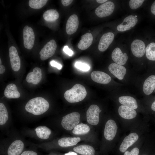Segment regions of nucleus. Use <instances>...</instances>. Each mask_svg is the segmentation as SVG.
<instances>
[{"instance_id": "nucleus-1", "label": "nucleus", "mask_w": 155, "mask_h": 155, "mask_svg": "<svg viewBox=\"0 0 155 155\" xmlns=\"http://www.w3.org/2000/svg\"><path fill=\"white\" fill-rule=\"evenodd\" d=\"M49 104L46 99L41 97H35L29 100L25 106L26 110L34 115H42L49 109Z\"/></svg>"}, {"instance_id": "nucleus-2", "label": "nucleus", "mask_w": 155, "mask_h": 155, "mask_svg": "<svg viewBox=\"0 0 155 155\" xmlns=\"http://www.w3.org/2000/svg\"><path fill=\"white\" fill-rule=\"evenodd\" d=\"M86 95V90L84 86L80 84H76L65 92L64 97L68 102L75 103L82 100Z\"/></svg>"}, {"instance_id": "nucleus-3", "label": "nucleus", "mask_w": 155, "mask_h": 155, "mask_svg": "<svg viewBox=\"0 0 155 155\" xmlns=\"http://www.w3.org/2000/svg\"><path fill=\"white\" fill-rule=\"evenodd\" d=\"M80 117L79 113L72 112L63 117L61 125L66 130H71L79 123Z\"/></svg>"}, {"instance_id": "nucleus-4", "label": "nucleus", "mask_w": 155, "mask_h": 155, "mask_svg": "<svg viewBox=\"0 0 155 155\" xmlns=\"http://www.w3.org/2000/svg\"><path fill=\"white\" fill-rule=\"evenodd\" d=\"M101 111L98 106L95 104L91 105L86 112V118L90 124L95 125L99 121V114Z\"/></svg>"}, {"instance_id": "nucleus-5", "label": "nucleus", "mask_w": 155, "mask_h": 155, "mask_svg": "<svg viewBox=\"0 0 155 155\" xmlns=\"http://www.w3.org/2000/svg\"><path fill=\"white\" fill-rule=\"evenodd\" d=\"M57 44L55 40H51L44 45L40 52V58L44 61L53 56L56 49Z\"/></svg>"}, {"instance_id": "nucleus-6", "label": "nucleus", "mask_w": 155, "mask_h": 155, "mask_svg": "<svg viewBox=\"0 0 155 155\" xmlns=\"http://www.w3.org/2000/svg\"><path fill=\"white\" fill-rule=\"evenodd\" d=\"M115 7V5L112 2L107 1L102 4L96 9L95 13L99 18L108 16L113 13Z\"/></svg>"}, {"instance_id": "nucleus-7", "label": "nucleus", "mask_w": 155, "mask_h": 155, "mask_svg": "<svg viewBox=\"0 0 155 155\" xmlns=\"http://www.w3.org/2000/svg\"><path fill=\"white\" fill-rule=\"evenodd\" d=\"M23 32L24 47L31 49L34 46L35 38L33 30L32 28L26 25L24 27Z\"/></svg>"}, {"instance_id": "nucleus-8", "label": "nucleus", "mask_w": 155, "mask_h": 155, "mask_svg": "<svg viewBox=\"0 0 155 155\" xmlns=\"http://www.w3.org/2000/svg\"><path fill=\"white\" fill-rule=\"evenodd\" d=\"M131 49L133 55L137 57H142L146 53L145 44L142 40L140 39H135L133 41Z\"/></svg>"}, {"instance_id": "nucleus-9", "label": "nucleus", "mask_w": 155, "mask_h": 155, "mask_svg": "<svg viewBox=\"0 0 155 155\" xmlns=\"http://www.w3.org/2000/svg\"><path fill=\"white\" fill-rule=\"evenodd\" d=\"M117 129V124L114 120H108L106 123L104 132L105 138L108 141L112 140L115 136Z\"/></svg>"}, {"instance_id": "nucleus-10", "label": "nucleus", "mask_w": 155, "mask_h": 155, "mask_svg": "<svg viewBox=\"0 0 155 155\" xmlns=\"http://www.w3.org/2000/svg\"><path fill=\"white\" fill-rule=\"evenodd\" d=\"M9 53L11 67L13 70L17 71L20 69L21 63L16 49L14 46H11L9 49Z\"/></svg>"}, {"instance_id": "nucleus-11", "label": "nucleus", "mask_w": 155, "mask_h": 155, "mask_svg": "<svg viewBox=\"0 0 155 155\" xmlns=\"http://www.w3.org/2000/svg\"><path fill=\"white\" fill-rule=\"evenodd\" d=\"M137 18L134 16L130 15L124 18L123 22L117 27V30L120 32H124L130 30L133 27L137 22Z\"/></svg>"}, {"instance_id": "nucleus-12", "label": "nucleus", "mask_w": 155, "mask_h": 155, "mask_svg": "<svg viewBox=\"0 0 155 155\" xmlns=\"http://www.w3.org/2000/svg\"><path fill=\"white\" fill-rule=\"evenodd\" d=\"M115 36L111 32L106 33L101 37L98 45V49L101 52L105 51L113 41Z\"/></svg>"}, {"instance_id": "nucleus-13", "label": "nucleus", "mask_w": 155, "mask_h": 155, "mask_svg": "<svg viewBox=\"0 0 155 155\" xmlns=\"http://www.w3.org/2000/svg\"><path fill=\"white\" fill-rule=\"evenodd\" d=\"M110 72L119 80H123L126 73V69L123 66L116 63H112L108 67Z\"/></svg>"}, {"instance_id": "nucleus-14", "label": "nucleus", "mask_w": 155, "mask_h": 155, "mask_svg": "<svg viewBox=\"0 0 155 155\" xmlns=\"http://www.w3.org/2000/svg\"><path fill=\"white\" fill-rule=\"evenodd\" d=\"M91 78L94 82L98 83L106 84L111 80V78L106 73L100 71H94L91 74Z\"/></svg>"}, {"instance_id": "nucleus-15", "label": "nucleus", "mask_w": 155, "mask_h": 155, "mask_svg": "<svg viewBox=\"0 0 155 155\" xmlns=\"http://www.w3.org/2000/svg\"><path fill=\"white\" fill-rule=\"evenodd\" d=\"M112 60L115 63L123 65L126 63L128 57L126 53H123L119 47L115 48L111 54Z\"/></svg>"}, {"instance_id": "nucleus-16", "label": "nucleus", "mask_w": 155, "mask_h": 155, "mask_svg": "<svg viewBox=\"0 0 155 155\" xmlns=\"http://www.w3.org/2000/svg\"><path fill=\"white\" fill-rule=\"evenodd\" d=\"M139 136L135 133H132L123 139L119 147L121 152H124L138 140Z\"/></svg>"}, {"instance_id": "nucleus-17", "label": "nucleus", "mask_w": 155, "mask_h": 155, "mask_svg": "<svg viewBox=\"0 0 155 155\" xmlns=\"http://www.w3.org/2000/svg\"><path fill=\"white\" fill-rule=\"evenodd\" d=\"M79 24L78 18L75 14L70 16L68 19L66 24V31L69 35L72 34L76 32Z\"/></svg>"}, {"instance_id": "nucleus-18", "label": "nucleus", "mask_w": 155, "mask_h": 155, "mask_svg": "<svg viewBox=\"0 0 155 155\" xmlns=\"http://www.w3.org/2000/svg\"><path fill=\"white\" fill-rule=\"evenodd\" d=\"M155 88V74H152L145 80L143 86L144 94L147 95L152 94Z\"/></svg>"}, {"instance_id": "nucleus-19", "label": "nucleus", "mask_w": 155, "mask_h": 155, "mask_svg": "<svg viewBox=\"0 0 155 155\" xmlns=\"http://www.w3.org/2000/svg\"><path fill=\"white\" fill-rule=\"evenodd\" d=\"M118 113L121 117L127 119L134 118L136 117L137 114L136 111L135 109L123 105L119 106Z\"/></svg>"}, {"instance_id": "nucleus-20", "label": "nucleus", "mask_w": 155, "mask_h": 155, "mask_svg": "<svg viewBox=\"0 0 155 155\" xmlns=\"http://www.w3.org/2000/svg\"><path fill=\"white\" fill-rule=\"evenodd\" d=\"M42 71L41 69L38 67L34 68L33 71L28 73L26 78V81L34 84H38L42 78Z\"/></svg>"}, {"instance_id": "nucleus-21", "label": "nucleus", "mask_w": 155, "mask_h": 155, "mask_svg": "<svg viewBox=\"0 0 155 155\" xmlns=\"http://www.w3.org/2000/svg\"><path fill=\"white\" fill-rule=\"evenodd\" d=\"M24 146V144L22 141L17 140L14 141L8 148V155H19L22 151Z\"/></svg>"}, {"instance_id": "nucleus-22", "label": "nucleus", "mask_w": 155, "mask_h": 155, "mask_svg": "<svg viewBox=\"0 0 155 155\" xmlns=\"http://www.w3.org/2000/svg\"><path fill=\"white\" fill-rule=\"evenodd\" d=\"M93 40L92 34L87 33L82 35L78 44V48L82 50L88 49L91 45Z\"/></svg>"}, {"instance_id": "nucleus-23", "label": "nucleus", "mask_w": 155, "mask_h": 155, "mask_svg": "<svg viewBox=\"0 0 155 155\" xmlns=\"http://www.w3.org/2000/svg\"><path fill=\"white\" fill-rule=\"evenodd\" d=\"M4 94L8 98H17L20 96V94L17 90L16 86L13 84H9L6 86Z\"/></svg>"}, {"instance_id": "nucleus-24", "label": "nucleus", "mask_w": 155, "mask_h": 155, "mask_svg": "<svg viewBox=\"0 0 155 155\" xmlns=\"http://www.w3.org/2000/svg\"><path fill=\"white\" fill-rule=\"evenodd\" d=\"M119 101L123 105L127 106L134 109L138 108L136 100L132 97L129 96H122L119 97Z\"/></svg>"}, {"instance_id": "nucleus-25", "label": "nucleus", "mask_w": 155, "mask_h": 155, "mask_svg": "<svg viewBox=\"0 0 155 155\" xmlns=\"http://www.w3.org/2000/svg\"><path fill=\"white\" fill-rule=\"evenodd\" d=\"M80 140L79 137H65L59 139L58 144L61 147H66L75 145Z\"/></svg>"}, {"instance_id": "nucleus-26", "label": "nucleus", "mask_w": 155, "mask_h": 155, "mask_svg": "<svg viewBox=\"0 0 155 155\" xmlns=\"http://www.w3.org/2000/svg\"><path fill=\"white\" fill-rule=\"evenodd\" d=\"M73 150L82 155H94L95 150L92 146L84 144L74 147Z\"/></svg>"}, {"instance_id": "nucleus-27", "label": "nucleus", "mask_w": 155, "mask_h": 155, "mask_svg": "<svg viewBox=\"0 0 155 155\" xmlns=\"http://www.w3.org/2000/svg\"><path fill=\"white\" fill-rule=\"evenodd\" d=\"M37 136L42 139L46 140L49 138L51 133V131L49 128L44 126H40L37 127L35 129Z\"/></svg>"}, {"instance_id": "nucleus-28", "label": "nucleus", "mask_w": 155, "mask_h": 155, "mask_svg": "<svg viewBox=\"0 0 155 155\" xmlns=\"http://www.w3.org/2000/svg\"><path fill=\"white\" fill-rule=\"evenodd\" d=\"M43 16L45 21L51 22L59 18V14L56 10L51 9L46 11L44 13Z\"/></svg>"}, {"instance_id": "nucleus-29", "label": "nucleus", "mask_w": 155, "mask_h": 155, "mask_svg": "<svg viewBox=\"0 0 155 155\" xmlns=\"http://www.w3.org/2000/svg\"><path fill=\"white\" fill-rule=\"evenodd\" d=\"M90 129V127L87 125L81 123L74 128L72 133L75 135H84L88 133Z\"/></svg>"}, {"instance_id": "nucleus-30", "label": "nucleus", "mask_w": 155, "mask_h": 155, "mask_svg": "<svg viewBox=\"0 0 155 155\" xmlns=\"http://www.w3.org/2000/svg\"><path fill=\"white\" fill-rule=\"evenodd\" d=\"M146 55L147 58L151 61H155V43L149 44L146 48Z\"/></svg>"}, {"instance_id": "nucleus-31", "label": "nucleus", "mask_w": 155, "mask_h": 155, "mask_svg": "<svg viewBox=\"0 0 155 155\" xmlns=\"http://www.w3.org/2000/svg\"><path fill=\"white\" fill-rule=\"evenodd\" d=\"M8 119V114L7 109L2 103H0V125L4 124Z\"/></svg>"}, {"instance_id": "nucleus-32", "label": "nucleus", "mask_w": 155, "mask_h": 155, "mask_svg": "<svg viewBox=\"0 0 155 155\" xmlns=\"http://www.w3.org/2000/svg\"><path fill=\"white\" fill-rule=\"evenodd\" d=\"M47 0H30L29 6L34 9H39L44 6L47 2Z\"/></svg>"}, {"instance_id": "nucleus-33", "label": "nucleus", "mask_w": 155, "mask_h": 155, "mask_svg": "<svg viewBox=\"0 0 155 155\" xmlns=\"http://www.w3.org/2000/svg\"><path fill=\"white\" fill-rule=\"evenodd\" d=\"M144 1V0H131L129 2V6L131 9H135L140 7Z\"/></svg>"}, {"instance_id": "nucleus-34", "label": "nucleus", "mask_w": 155, "mask_h": 155, "mask_svg": "<svg viewBox=\"0 0 155 155\" xmlns=\"http://www.w3.org/2000/svg\"><path fill=\"white\" fill-rule=\"evenodd\" d=\"M75 66L78 69L84 71H87L89 70L90 67L88 64L80 62H76Z\"/></svg>"}, {"instance_id": "nucleus-35", "label": "nucleus", "mask_w": 155, "mask_h": 155, "mask_svg": "<svg viewBox=\"0 0 155 155\" xmlns=\"http://www.w3.org/2000/svg\"><path fill=\"white\" fill-rule=\"evenodd\" d=\"M139 152V149L137 147L134 148L130 152L126 151L124 155H138Z\"/></svg>"}, {"instance_id": "nucleus-36", "label": "nucleus", "mask_w": 155, "mask_h": 155, "mask_svg": "<svg viewBox=\"0 0 155 155\" xmlns=\"http://www.w3.org/2000/svg\"><path fill=\"white\" fill-rule=\"evenodd\" d=\"M63 51L65 53L69 56H71L73 54V51L67 46H64L63 48Z\"/></svg>"}, {"instance_id": "nucleus-37", "label": "nucleus", "mask_w": 155, "mask_h": 155, "mask_svg": "<svg viewBox=\"0 0 155 155\" xmlns=\"http://www.w3.org/2000/svg\"><path fill=\"white\" fill-rule=\"evenodd\" d=\"M51 66L57 68L58 69L60 70L62 68V65L55 61L52 60L50 62Z\"/></svg>"}, {"instance_id": "nucleus-38", "label": "nucleus", "mask_w": 155, "mask_h": 155, "mask_svg": "<svg viewBox=\"0 0 155 155\" xmlns=\"http://www.w3.org/2000/svg\"><path fill=\"white\" fill-rule=\"evenodd\" d=\"M20 155H38L37 153L32 151L27 150L23 152Z\"/></svg>"}, {"instance_id": "nucleus-39", "label": "nucleus", "mask_w": 155, "mask_h": 155, "mask_svg": "<svg viewBox=\"0 0 155 155\" xmlns=\"http://www.w3.org/2000/svg\"><path fill=\"white\" fill-rule=\"evenodd\" d=\"M72 0H61V2L63 5L65 6H68L73 2Z\"/></svg>"}, {"instance_id": "nucleus-40", "label": "nucleus", "mask_w": 155, "mask_h": 155, "mask_svg": "<svg viewBox=\"0 0 155 155\" xmlns=\"http://www.w3.org/2000/svg\"><path fill=\"white\" fill-rule=\"evenodd\" d=\"M150 9L151 13L155 15V1L152 4Z\"/></svg>"}, {"instance_id": "nucleus-41", "label": "nucleus", "mask_w": 155, "mask_h": 155, "mask_svg": "<svg viewBox=\"0 0 155 155\" xmlns=\"http://www.w3.org/2000/svg\"><path fill=\"white\" fill-rule=\"evenodd\" d=\"M5 68L4 66L0 65V73L2 74L5 71Z\"/></svg>"}, {"instance_id": "nucleus-42", "label": "nucleus", "mask_w": 155, "mask_h": 155, "mask_svg": "<svg viewBox=\"0 0 155 155\" xmlns=\"http://www.w3.org/2000/svg\"><path fill=\"white\" fill-rule=\"evenodd\" d=\"M151 108L153 111L155 112V99L151 105Z\"/></svg>"}, {"instance_id": "nucleus-43", "label": "nucleus", "mask_w": 155, "mask_h": 155, "mask_svg": "<svg viewBox=\"0 0 155 155\" xmlns=\"http://www.w3.org/2000/svg\"><path fill=\"white\" fill-rule=\"evenodd\" d=\"M65 155H78L76 153L73 152H69L67 153H65Z\"/></svg>"}, {"instance_id": "nucleus-44", "label": "nucleus", "mask_w": 155, "mask_h": 155, "mask_svg": "<svg viewBox=\"0 0 155 155\" xmlns=\"http://www.w3.org/2000/svg\"><path fill=\"white\" fill-rule=\"evenodd\" d=\"M108 1L107 0H97L96 1L97 2L99 3H104Z\"/></svg>"}, {"instance_id": "nucleus-45", "label": "nucleus", "mask_w": 155, "mask_h": 155, "mask_svg": "<svg viewBox=\"0 0 155 155\" xmlns=\"http://www.w3.org/2000/svg\"><path fill=\"white\" fill-rule=\"evenodd\" d=\"M1 59L0 58V65H1Z\"/></svg>"}, {"instance_id": "nucleus-46", "label": "nucleus", "mask_w": 155, "mask_h": 155, "mask_svg": "<svg viewBox=\"0 0 155 155\" xmlns=\"http://www.w3.org/2000/svg\"><path fill=\"white\" fill-rule=\"evenodd\" d=\"M154 91L155 92V89H154Z\"/></svg>"}, {"instance_id": "nucleus-47", "label": "nucleus", "mask_w": 155, "mask_h": 155, "mask_svg": "<svg viewBox=\"0 0 155 155\" xmlns=\"http://www.w3.org/2000/svg\"><path fill=\"white\" fill-rule=\"evenodd\" d=\"M145 155V154H144V155Z\"/></svg>"}]
</instances>
